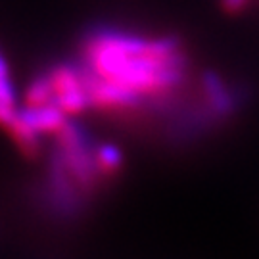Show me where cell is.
Wrapping results in <instances>:
<instances>
[{"mask_svg":"<svg viewBox=\"0 0 259 259\" xmlns=\"http://www.w3.org/2000/svg\"><path fill=\"white\" fill-rule=\"evenodd\" d=\"M73 64L87 111L163 115L169 123L198 83L190 89V60L177 38L127 29L91 31Z\"/></svg>","mask_w":259,"mask_h":259,"instance_id":"cell-1","label":"cell"},{"mask_svg":"<svg viewBox=\"0 0 259 259\" xmlns=\"http://www.w3.org/2000/svg\"><path fill=\"white\" fill-rule=\"evenodd\" d=\"M52 152L40 188L42 202L60 217L83 211L87 204L115 179L121 167L117 148L87 135L73 121H65L50 137Z\"/></svg>","mask_w":259,"mask_h":259,"instance_id":"cell-2","label":"cell"},{"mask_svg":"<svg viewBox=\"0 0 259 259\" xmlns=\"http://www.w3.org/2000/svg\"><path fill=\"white\" fill-rule=\"evenodd\" d=\"M18 98L12 84V75H10V65L6 62L4 54L0 52V125L8 129L18 115Z\"/></svg>","mask_w":259,"mask_h":259,"instance_id":"cell-3","label":"cell"},{"mask_svg":"<svg viewBox=\"0 0 259 259\" xmlns=\"http://www.w3.org/2000/svg\"><path fill=\"white\" fill-rule=\"evenodd\" d=\"M257 0H223V6L229 14H238V12H244L248 10L251 4H255Z\"/></svg>","mask_w":259,"mask_h":259,"instance_id":"cell-4","label":"cell"}]
</instances>
